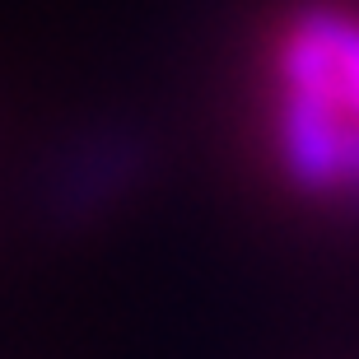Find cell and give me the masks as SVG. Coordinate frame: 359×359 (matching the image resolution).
<instances>
[{
	"label": "cell",
	"instance_id": "cell-1",
	"mask_svg": "<svg viewBox=\"0 0 359 359\" xmlns=\"http://www.w3.org/2000/svg\"><path fill=\"white\" fill-rule=\"evenodd\" d=\"M149 168V140L126 126H103L61 145L42 177V210L61 229H80L117 205Z\"/></svg>",
	"mask_w": 359,
	"mask_h": 359
},
{
	"label": "cell",
	"instance_id": "cell-2",
	"mask_svg": "<svg viewBox=\"0 0 359 359\" xmlns=\"http://www.w3.org/2000/svg\"><path fill=\"white\" fill-rule=\"evenodd\" d=\"M276 145L294 187L313 196L322 191L359 196V121L336 93L285 89Z\"/></svg>",
	"mask_w": 359,
	"mask_h": 359
},
{
	"label": "cell",
	"instance_id": "cell-3",
	"mask_svg": "<svg viewBox=\"0 0 359 359\" xmlns=\"http://www.w3.org/2000/svg\"><path fill=\"white\" fill-rule=\"evenodd\" d=\"M304 14H308V24L322 33L327 52H332L336 98H341L359 121V19L332 10V5H313V10H304Z\"/></svg>",
	"mask_w": 359,
	"mask_h": 359
}]
</instances>
